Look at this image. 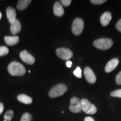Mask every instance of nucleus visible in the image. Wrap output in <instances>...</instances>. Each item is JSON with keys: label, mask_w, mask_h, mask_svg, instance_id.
Listing matches in <instances>:
<instances>
[{"label": "nucleus", "mask_w": 121, "mask_h": 121, "mask_svg": "<svg viewBox=\"0 0 121 121\" xmlns=\"http://www.w3.org/2000/svg\"><path fill=\"white\" fill-rule=\"evenodd\" d=\"M17 99L20 102L25 104H30L32 103V98L25 94H20L17 96Z\"/></svg>", "instance_id": "obj_16"}, {"label": "nucleus", "mask_w": 121, "mask_h": 121, "mask_svg": "<svg viewBox=\"0 0 121 121\" xmlns=\"http://www.w3.org/2000/svg\"><path fill=\"white\" fill-rule=\"evenodd\" d=\"M110 96L113 97H117V98H121V89H118L112 91L110 94Z\"/></svg>", "instance_id": "obj_22"}, {"label": "nucleus", "mask_w": 121, "mask_h": 121, "mask_svg": "<svg viewBox=\"0 0 121 121\" xmlns=\"http://www.w3.org/2000/svg\"><path fill=\"white\" fill-rule=\"evenodd\" d=\"M21 29H22V25L19 20L16 19L11 24L10 31L11 34L13 35L17 34L21 31Z\"/></svg>", "instance_id": "obj_12"}, {"label": "nucleus", "mask_w": 121, "mask_h": 121, "mask_svg": "<svg viewBox=\"0 0 121 121\" xmlns=\"http://www.w3.org/2000/svg\"><path fill=\"white\" fill-rule=\"evenodd\" d=\"M112 17V16L110 12H105L104 13H103L100 18L101 24L104 26H107L111 21Z\"/></svg>", "instance_id": "obj_11"}, {"label": "nucleus", "mask_w": 121, "mask_h": 121, "mask_svg": "<svg viewBox=\"0 0 121 121\" xmlns=\"http://www.w3.org/2000/svg\"><path fill=\"white\" fill-rule=\"evenodd\" d=\"M106 0H91L90 2L94 4H101L106 2Z\"/></svg>", "instance_id": "obj_23"}, {"label": "nucleus", "mask_w": 121, "mask_h": 121, "mask_svg": "<svg viewBox=\"0 0 121 121\" xmlns=\"http://www.w3.org/2000/svg\"><path fill=\"white\" fill-rule=\"evenodd\" d=\"M84 76L86 81L90 84H94L96 81V76L90 67H86L84 69Z\"/></svg>", "instance_id": "obj_9"}, {"label": "nucleus", "mask_w": 121, "mask_h": 121, "mask_svg": "<svg viewBox=\"0 0 121 121\" xmlns=\"http://www.w3.org/2000/svg\"><path fill=\"white\" fill-rule=\"evenodd\" d=\"M20 57L24 62L28 65H33L35 61V59L27 51H23L20 53Z\"/></svg>", "instance_id": "obj_8"}, {"label": "nucleus", "mask_w": 121, "mask_h": 121, "mask_svg": "<svg viewBox=\"0 0 121 121\" xmlns=\"http://www.w3.org/2000/svg\"><path fill=\"white\" fill-rule=\"evenodd\" d=\"M6 16L10 24H11L16 19V12L13 7L11 6L7 7L6 9Z\"/></svg>", "instance_id": "obj_13"}, {"label": "nucleus", "mask_w": 121, "mask_h": 121, "mask_svg": "<svg viewBox=\"0 0 121 121\" xmlns=\"http://www.w3.org/2000/svg\"><path fill=\"white\" fill-rule=\"evenodd\" d=\"M116 82L118 85H121V71L119 72L116 76Z\"/></svg>", "instance_id": "obj_24"}, {"label": "nucleus", "mask_w": 121, "mask_h": 121, "mask_svg": "<svg viewBox=\"0 0 121 121\" xmlns=\"http://www.w3.org/2000/svg\"><path fill=\"white\" fill-rule=\"evenodd\" d=\"M9 48L5 46L0 47V57L4 56L9 53Z\"/></svg>", "instance_id": "obj_20"}, {"label": "nucleus", "mask_w": 121, "mask_h": 121, "mask_svg": "<svg viewBox=\"0 0 121 121\" xmlns=\"http://www.w3.org/2000/svg\"><path fill=\"white\" fill-rule=\"evenodd\" d=\"M72 1L71 0H62L61 2L64 6L68 7L70 5Z\"/></svg>", "instance_id": "obj_25"}, {"label": "nucleus", "mask_w": 121, "mask_h": 121, "mask_svg": "<svg viewBox=\"0 0 121 121\" xmlns=\"http://www.w3.org/2000/svg\"><path fill=\"white\" fill-rule=\"evenodd\" d=\"M113 44L112 40L109 38H100L93 42L95 47L101 50H107L112 47Z\"/></svg>", "instance_id": "obj_3"}, {"label": "nucleus", "mask_w": 121, "mask_h": 121, "mask_svg": "<svg viewBox=\"0 0 121 121\" xmlns=\"http://www.w3.org/2000/svg\"><path fill=\"white\" fill-rule=\"evenodd\" d=\"M56 52L57 56L63 60H69L73 56V52L69 48H58L57 49Z\"/></svg>", "instance_id": "obj_6"}, {"label": "nucleus", "mask_w": 121, "mask_h": 121, "mask_svg": "<svg viewBox=\"0 0 121 121\" xmlns=\"http://www.w3.org/2000/svg\"><path fill=\"white\" fill-rule=\"evenodd\" d=\"M72 65V62L70 61V60H68V61H67V62H66V66L69 68L71 67Z\"/></svg>", "instance_id": "obj_29"}, {"label": "nucleus", "mask_w": 121, "mask_h": 121, "mask_svg": "<svg viewBox=\"0 0 121 121\" xmlns=\"http://www.w3.org/2000/svg\"><path fill=\"white\" fill-rule=\"evenodd\" d=\"M67 87L66 85L63 84H58L54 86L49 90L48 95H49V97L51 98H57L64 94L67 91Z\"/></svg>", "instance_id": "obj_2"}, {"label": "nucleus", "mask_w": 121, "mask_h": 121, "mask_svg": "<svg viewBox=\"0 0 121 121\" xmlns=\"http://www.w3.org/2000/svg\"><path fill=\"white\" fill-rule=\"evenodd\" d=\"M119 64V60L117 58H113L108 62L105 67V71L107 73H109L116 69Z\"/></svg>", "instance_id": "obj_10"}, {"label": "nucleus", "mask_w": 121, "mask_h": 121, "mask_svg": "<svg viewBox=\"0 0 121 121\" xmlns=\"http://www.w3.org/2000/svg\"><path fill=\"white\" fill-rule=\"evenodd\" d=\"M84 28V21L81 18H76L72 24V31L75 35H79Z\"/></svg>", "instance_id": "obj_5"}, {"label": "nucleus", "mask_w": 121, "mask_h": 121, "mask_svg": "<svg viewBox=\"0 0 121 121\" xmlns=\"http://www.w3.org/2000/svg\"><path fill=\"white\" fill-rule=\"evenodd\" d=\"M31 2V0H20L17 2V8L20 11L25 10L28 7Z\"/></svg>", "instance_id": "obj_17"}, {"label": "nucleus", "mask_w": 121, "mask_h": 121, "mask_svg": "<svg viewBox=\"0 0 121 121\" xmlns=\"http://www.w3.org/2000/svg\"><path fill=\"white\" fill-rule=\"evenodd\" d=\"M69 109L71 112L74 113L81 112V102L77 97H72L70 100V105Z\"/></svg>", "instance_id": "obj_7"}, {"label": "nucleus", "mask_w": 121, "mask_h": 121, "mask_svg": "<svg viewBox=\"0 0 121 121\" xmlns=\"http://www.w3.org/2000/svg\"><path fill=\"white\" fill-rule=\"evenodd\" d=\"M4 121H6V120H4Z\"/></svg>", "instance_id": "obj_31"}, {"label": "nucleus", "mask_w": 121, "mask_h": 121, "mask_svg": "<svg viewBox=\"0 0 121 121\" xmlns=\"http://www.w3.org/2000/svg\"><path fill=\"white\" fill-rule=\"evenodd\" d=\"M7 70L10 75L13 76H21L24 75L26 72L25 68L22 64L18 62H12L9 65Z\"/></svg>", "instance_id": "obj_1"}, {"label": "nucleus", "mask_w": 121, "mask_h": 121, "mask_svg": "<svg viewBox=\"0 0 121 121\" xmlns=\"http://www.w3.org/2000/svg\"><path fill=\"white\" fill-rule=\"evenodd\" d=\"M2 13H1V12H0V20H1V18H2Z\"/></svg>", "instance_id": "obj_30"}, {"label": "nucleus", "mask_w": 121, "mask_h": 121, "mask_svg": "<svg viewBox=\"0 0 121 121\" xmlns=\"http://www.w3.org/2000/svg\"><path fill=\"white\" fill-rule=\"evenodd\" d=\"M116 28L119 31L121 32V19L118 21V22L116 25Z\"/></svg>", "instance_id": "obj_26"}, {"label": "nucleus", "mask_w": 121, "mask_h": 121, "mask_svg": "<svg viewBox=\"0 0 121 121\" xmlns=\"http://www.w3.org/2000/svg\"><path fill=\"white\" fill-rule=\"evenodd\" d=\"M4 40L7 45L13 46L19 43V37L17 36H6L4 38Z\"/></svg>", "instance_id": "obj_15"}, {"label": "nucleus", "mask_w": 121, "mask_h": 121, "mask_svg": "<svg viewBox=\"0 0 121 121\" xmlns=\"http://www.w3.org/2000/svg\"><path fill=\"white\" fill-rule=\"evenodd\" d=\"M4 110V105L2 103H0V115L2 114Z\"/></svg>", "instance_id": "obj_27"}, {"label": "nucleus", "mask_w": 121, "mask_h": 121, "mask_svg": "<svg viewBox=\"0 0 121 121\" xmlns=\"http://www.w3.org/2000/svg\"><path fill=\"white\" fill-rule=\"evenodd\" d=\"M53 13L54 14L57 16H63L65 13L64 9L60 2H56L54 4L53 7Z\"/></svg>", "instance_id": "obj_14"}, {"label": "nucleus", "mask_w": 121, "mask_h": 121, "mask_svg": "<svg viewBox=\"0 0 121 121\" xmlns=\"http://www.w3.org/2000/svg\"><path fill=\"white\" fill-rule=\"evenodd\" d=\"M81 102V110H82L86 114H94L97 112V108L86 99H82Z\"/></svg>", "instance_id": "obj_4"}, {"label": "nucleus", "mask_w": 121, "mask_h": 121, "mask_svg": "<svg viewBox=\"0 0 121 121\" xmlns=\"http://www.w3.org/2000/svg\"><path fill=\"white\" fill-rule=\"evenodd\" d=\"M84 121H95V120L91 117H86L85 118Z\"/></svg>", "instance_id": "obj_28"}, {"label": "nucleus", "mask_w": 121, "mask_h": 121, "mask_svg": "<svg viewBox=\"0 0 121 121\" xmlns=\"http://www.w3.org/2000/svg\"><path fill=\"white\" fill-rule=\"evenodd\" d=\"M13 116H14V114H13V110H9L6 112V113L4 114V119L7 121H11L13 118Z\"/></svg>", "instance_id": "obj_18"}, {"label": "nucleus", "mask_w": 121, "mask_h": 121, "mask_svg": "<svg viewBox=\"0 0 121 121\" xmlns=\"http://www.w3.org/2000/svg\"><path fill=\"white\" fill-rule=\"evenodd\" d=\"M73 75L78 78H82V71H81V68L80 67H77L73 71Z\"/></svg>", "instance_id": "obj_21"}, {"label": "nucleus", "mask_w": 121, "mask_h": 121, "mask_svg": "<svg viewBox=\"0 0 121 121\" xmlns=\"http://www.w3.org/2000/svg\"><path fill=\"white\" fill-rule=\"evenodd\" d=\"M32 116L29 113H25L22 115L20 121H31Z\"/></svg>", "instance_id": "obj_19"}]
</instances>
